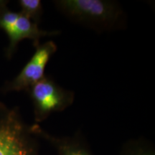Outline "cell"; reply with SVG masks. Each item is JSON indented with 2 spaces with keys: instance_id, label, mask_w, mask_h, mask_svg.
Returning a JSON list of instances; mask_svg holds the SVG:
<instances>
[{
  "instance_id": "obj_4",
  "label": "cell",
  "mask_w": 155,
  "mask_h": 155,
  "mask_svg": "<svg viewBox=\"0 0 155 155\" xmlns=\"http://www.w3.org/2000/svg\"><path fill=\"white\" fill-rule=\"evenodd\" d=\"M35 47V53L22 71L12 80L4 85V92L28 91L29 88L45 76V71L46 65L57 50V45L53 41L49 40L45 43L38 44Z\"/></svg>"
},
{
  "instance_id": "obj_9",
  "label": "cell",
  "mask_w": 155,
  "mask_h": 155,
  "mask_svg": "<svg viewBox=\"0 0 155 155\" xmlns=\"http://www.w3.org/2000/svg\"><path fill=\"white\" fill-rule=\"evenodd\" d=\"M19 15V12L9 10L7 7L0 9V29L5 31L8 38L14 30Z\"/></svg>"
},
{
  "instance_id": "obj_1",
  "label": "cell",
  "mask_w": 155,
  "mask_h": 155,
  "mask_svg": "<svg viewBox=\"0 0 155 155\" xmlns=\"http://www.w3.org/2000/svg\"><path fill=\"white\" fill-rule=\"evenodd\" d=\"M53 3L68 18L96 31L114 30L124 25V10L117 2L57 0Z\"/></svg>"
},
{
  "instance_id": "obj_11",
  "label": "cell",
  "mask_w": 155,
  "mask_h": 155,
  "mask_svg": "<svg viewBox=\"0 0 155 155\" xmlns=\"http://www.w3.org/2000/svg\"><path fill=\"white\" fill-rule=\"evenodd\" d=\"M0 102H1V101H0Z\"/></svg>"
},
{
  "instance_id": "obj_3",
  "label": "cell",
  "mask_w": 155,
  "mask_h": 155,
  "mask_svg": "<svg viewBox=\"0 0 155 155\" xmlns=\"http://www.w3.org/2000/svg\"><path fill=\"white\" fill-rule=\"evenodd\" d=\"M28 91L33 105L35 121L38 124L54 112L65 110L74 101L73 92L60 86L46 75Z\"/></svg>"
},
{
  "instance_id": "obj_8",
  "label": "cell",
  "mask_w": 155,
  "mask_h": 155,
  "mask_svg": "<svg viewBox=\"0 0 155 155\" xmlns=\"http://www.w3.org/2000/svg\"><path fill=\"white\" fill-rule=\"evenodd\" d=\"M121 155H155V152L146 141H132L125 145Z\"/></svg>"
},
{
  "instance_id": "obj_5",
  "label": "cell",
  "mask_w": 155,
  "mask_h": 155,
  "mask_svg": "<svg viewBox=\"0 0 155 155\" xmlns=\"http://www.w3.org/2000/svg\"><path fill=\"white\" fill-rule=\"evenodd\" d=\"M58 34H60V31L41 30L39 28L38 24L20 14L15 24L12 33L8 38L9 45L5 50L6 57L8 59H11L19 42L25 39L32 40L34 46H36L40 44V40L43 37L55 36Z\"/></svg>"
},
{
  "instance_id": "obj_2",
  "label": "cell",
  "mask_w": 155,
  "mask_h": 155,
  "mask_svg": "<svg viewBox=\"0 0 155 155\" xmlns=\"http://www.w3.org/2000/svg\"><path fill=\"white\" fill-rule=\"evenodd\" d=\"M38 137L18 108L0 102V155H38Z\"/></svg>"
},
{
  "instance_id": "obj_7",
  "label": "cell",
  "mask_w": 155,
  "mask_h": 155,
  "mask_svg": "<svg viewBox=\"0 0 155 155\" xmlns=\"http://www.w3.org/2000/svg\"><path fill=\"white\" fill-rule=\"evenodd\" d=\"M21 11L20 14L28 17L38 25L41 20L43 9L40 0H19L18 2Z\"/></svg>"
},
{
  "instance_id": "obj_10",
  "label": "cell",
  "mask_w": 155,
  "mask_h": 155,
  "mask_svg": "<svg viewBox=\"0 0 155 155\" xmlns=\"http://www.w3.org/2000/svg\"><path fill=\"white\" fill-rule=\"evenodd\" d=\"M8 3L9 1H7V0H0V9L7 7Z\"/></svg>"
},
{
  "instance_id": "obj_6",
  "label": "cell",
  "mask_w": 155,
  "mask_h": 155,
  "mask_svg": "<svg viewBox=\"0 0 155 155\" xmlns=\"http://www.w3.org/2000/svg\"><path fill=\"white\" fill-rule=\"evenodd\" d=\"M38 137H42L55 147L59 155H94L88 147L78 137H58L50 134L38 124L32 125Z\"/></svg>"
}]
</instances>
